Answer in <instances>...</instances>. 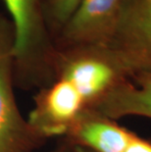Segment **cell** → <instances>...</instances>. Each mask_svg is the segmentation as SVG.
Returning a JSON list of instances; mask_svg holds the SVG:
<instances>
[{"instance_id": "6da1fadb", "label": "cell", "mask_w": 151, "mask_h": 152, "mask_svg": "<svg viewBox=\"0 0 151 152\" xmlns=\"http://www.w3.org/2000/svg\"><path fill=\"white\" fill-rule=\"evenodd\" d=\"M47 0H2L15 34L16 83L23 86L49 85L58 49L45 19Z\"/></svg>"}, {"instance_id": "ba28073f", "label": "cell", "mask_w": 151, "mask_h": 152, "mask_svg": "<svg viewBox=\"0 0 151 152\" xmlns=\"http://www.w3.org/2000/svg\"><path fill=\"white\" fill-rule=\"evenodd\" d=\"M82 0H47L45 5V19L51 34L56 35L76 11Z\"/></svg>"}, {"instance_id": "3957f363", "label": "cell", "mask_w": 151, "mask_h": 152, "mask_svg": "<svg viewBox=\"0 0 151 152\" xmlns=\"http://www.w3.org/2000/svg\"><path fill=\"white\" fill-rule=\"evenodd\" d=\"M14 42L12 22L0 11V152H33L42 140L22 116L16 101Z\"/></svg>"}, {"instance_id": "8992f818", "label": "cell", "mask_w": 151, "mask_h": 152, "mask_svg": "<svg viewBox=\"0 0 151 152\" xmlns=\"http://www.w3.org/2000/svg\"><path fill=\"white\" fill-rule=\"evenodd\" d=\"M133 134L115 120L88 110L74 123L65 137L71 146L91 152H124Z\"/></svg>"}, {"instance_id": "9c48e42d", "label": "cell", "mask_w": 151, "mask_h": 152, "mask_svg": "<svg viewBox=\"0 0 151 152\" xmlns=\"http://www.w3.org/2000/svg\"><path fill=\"white\" fill-rule=\"evenodd\" d=\"M124 152H151V141L134 134Z\"/></svg>"}, {"instance_id": "52a82bcc", "label": "cell", "mask_w": 151, "mask_h": 152, "mask_svg": "<svg viewBox=\"0 0 151 152\" xmlns=\"http://www.w3.org/2000/svg\"><path fill=\"white\" fill-rule=\"evenodd\" d=\"M90 110L115 121L128 116L151 119V73L124 77Z\"/></svg>"}, {"instance_id": "277c9868", "label": "cell", "mask_w": 151, "mask_h": 152, "mask_svg": "<svg viewBox=\"0 0 151 152\" xmlns=\"http://www.w3.org/2000/svg\"><path fill=\"white\" fill-rule=\"evenodd\" d=\"M125 77L151 73V0H123L104 46Z\"/></svg>"}, {"instance_id": "8fae6325", "label": "cell", "mask_w": 151, "mask_h": 152, "mask_svg": "<svg viewBox=\"0 0 151 152\" xmlns=\"http://www.w3.org/2000/svg\"><path fill=\"white\" fill-rule=\"evenodd\" d=\"M50 152H70L67 148H65V147H61V148H57V149H55V150H52V151H50Z\"/></svg>"}, {"instance_id": "5b68a950", "label": "cell", "mask_w": 151, "mask_h": 152, "mask_svg": "<svg viewBox=\"0 0 151 152\" xmlns=\"http://www.w3.org/2000/svg\"><path fill=\"white\" fill-rule=\"evenodd\" d=\"M123 0H82L55 37L57 49L104 46L110 38Z\"/></svg>"}, {"instance_id": "7a4b0ae2", "label": "cell", "mask_w": 151, "mask_h": 152, "mask_svg": "<svg viewBox=\"0 0 151 152\" xmlns=\"http://www.w3.org/2000/svg\"><path fill=\"white\" fill-rule=\"evenodd\" d=\"M55 77L72 83L85 100L88 110L126 77L110 53L100 46L58 49Z\"/></svg>"}, {"instance_id": "30bf717a", "label": "cell", "mask_w": 151, "mask_h": 152, "mask_svg": "<svg viewBox=\"0 0 151 152\" xmlns=\"http://www.w3.org/2000/svg\"><path fill=\"white\" fill-rule=\"evenodd\" d=\"M73 147V151L74 152H91L88 149H85L82 147H79V146H72Z\"/></svg>"}]
</instances>
